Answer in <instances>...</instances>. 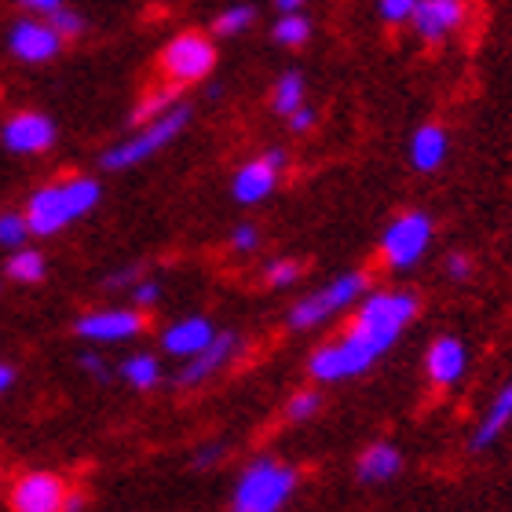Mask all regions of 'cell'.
Masks as SVG:
<instances>
[{
  "mask_svg": "<svg viewBox=\"0 0 512 512\" xmlns=\"http://www.w3.org/2000/svg\"><path fill=\"white\" fill-rule=\"evenodd\" d=\"M392 337L370 330L363 322H352V330L341 341L326 344L311 355V377L315 381H344V377H359L392 348Z\"/></svg>",
  "mask_w": 512,
  "mask_h": 512,
  "instance_id": "1",
  "label": "cell"
},
{
  "mask_svg": "<svg viewBox=\"0 0 512 512\" xmlns=\"http://www.w3.org/2000/svg\"><path fill=\"white\" fill-rule=\"evenodd\" d=\"M99 202V183L77 176L70 183H59V187H44L30 198V213H26V224H30L33 235H55L63 231L70 220L85 216L88 209H96Z\"/></svg>",
  "mask_w": 512,
  "mask_h": 512,
  "instance_id": "2",
  "label": "cell"
},
{
  "mask_svg": "<svg viewBox=\"0 0 512 512\" xmlns=\"http://www.w3.org/2000/svg\"><path fill=\"white\" fill-rule=\"evenodd\" d=\"M297 487V472L282 465V461H256L249 472L238 480L235 491V509L238 512H275L286 505V498Z\"/></svg>",
  "mask_w": 512,
  "mask_h": 512,
  "instance_id": "3",
  "label": "cell"
},
{
  "mask_svg": "<svg viewBox=\"0 0 512 512\" xmlns=\"http://www.w3.org/2000/svg\"><path fill=\"white\" fill-rule=\"evenodd\" d=\"M187 118H191V110L187 107H169L165 114H158L154 121H147V125L139 128L136 136L125 139L121 147L107 150L103 154V169H132V165H139L143 158H150L154 150H161L165 143H172V139L180 136L183 125H187Z\"/></svg>",
  "mask_w": 512,
  "mask_h": 512,
  "instance_id": "4",
  "label": "cell"
},
{
  "mask_svg": "<svg viewBox=\"0 0 512 512\" xmlns=\"http://www.w3.org/2000/svg\"><path fill=\"white\" fill-rule=\"evenodd\" d=\"M363 289H366V275H359V271L337 278V282H330L326 289H319L315 297L300 300L297 308L289 311V326H293V330H311V326L333 319L337 311H344L355 297H363Z\"/></svg>",
  "mask_w": 512,
  "mask_h": 512,
  "instance_id": "5",
  "label": "cell"
},
{
  "mask_svg": "<svg viewBox=\"0 0 512 512\" xmlns=\"http://www.w3.org/2000/svg\"><path fill=\"white\" fill-rule=\"evenodd\" d=\"M213 63H216V48L205 37H198V33H180L161 52V66H165V74L176 85H191V81L209 77L213 74Z\"/></svg>",
  "mask_w": 512,
  "mask_h": 512,
  "instance_id": "6",
  "label": "cell"
},
{
  "mask_svg": "<svg viewBox=\"0 0 512 512\" xmlns=\"http://www.w3.org/2000/svg\"><path fill=\"white\" fill-rule=\"evenodd\" d=\"M432 238V220L425 213H403L381 238V253L395 271L414 267Z\"/></svg>",
  "mask_w": 512,
  "mask_h": 512,
  "instance_id": "7",
  "label": "cell"
},
{
  "mask_svg": "<svg viewBox=\"0 0 512 512\" xmlns=\"http://www.w3.org/2000/svg\"><path fill=\"white\" fill-rule=\"evenodd\" d=\"M414 315H417L414 293H374V297H366L355 322H363V326H370V330L384 333V337L395 341L414 322Z\"/></svg>",
  "mask_w": 512,
  "mask_h": 512,
  "instance_id": "8",
  "label": "cell"
},
{
  "mask_svg": "<svg viewBox=\"0 0 512 512\" xmlns=\"http://www.w3.org/2000/svg\"><path fill=\"white\" fill-rule=\"evenodd\" d=\"M282 165H286V150H267L264 158H256V161H249V165H242V169H238V176H235V183H231L235 202H242V205L264 202L267 194L275 191Z\"/></svg>",
  "mask_w": 512,
  "mask_h": 512,
  "instance_id": "9",
  "label": "cell"
},
{
  "mask_svg": "<svg viewBox=\"0 0 512 512\" xmlns=\"http://www.w3.org/2000/svg\"><path fill=\"white\" fill-rule=\"evenodd\" d=\"M66 502V487L63 480H55L48 472H33V476H22L11 491V505L19 512H55L63 509Z\"/></svg>",
  "mask_w": 512,
  "mask_h": 512,
  "instance_id": "10",
  "label": "cell"
},
{
  "mask_svg": "<svg viewBox=\"0 0 512 512\" xmlns=\"http://www.w3.org/2000/svg\"><path fill=\"white\" fill-rule=\"evenodd\" d=\"M461 19H465V0H417L410 11V22L425 41H443L450 30H458Z\"/></svg>",
  "mask_w": 512,
  "mask_h": 512,
  "instance_id": "11",
  "label": "cell"
},
{
  "mask_svg": "<svg viewBox=\"0 0 512 512\" xmlns=\"http://www.w3.org/2000/svg\"><path fill=\"white\" fill-rule=\"evenodd\" d=\"M55 143V125L44 114H19L4 128V147L15 154H41Z\"/></svg>",
  "mask_w": 512,
  "mask_h": 512,
  "instance_id": "12",
  "label": "cell"
},
{
  "mask_svg": "<svg viewBox=\"0 0 512 512\" xmlns=\"http://www.w3.org/2000/svg\"><path fill=\"white\" fill-rule=\"evenodd\" d=\"M143 330V315L139 311H96V315H85L77 322V333L88 337V341H128Z\"/></svg>",
  "mask_w": 512,
  "mask_h": 512,
  "instance_id": "13",
  "label": "cell"
},
{
  "mask_svg": "<svg viewBox=\"0 0 512 512\" xmlns=\"http://www.w3.org/2000/svg\"><path fill=\"white\" fill-rule=\"evenodd\" d=\"M59 33L52 30V22H19L11 30V52L26 59V63H44L59 52Z\"/></svg>",
  "mask_w": 512,
  "mask_h": 512,
  "instance_id": "14",
  "label": "cell"
},
{
  "mask_svg": "<svg viewBox=\"0 0 512 512\" xmlns=\"http://www.w3.org/2000/svg\"><path fill=\"white\" fill-rule=\"evenodd\" d=\"M238 348V337L235 333H224V337H213V341L205 344L202 352L191 355V363L180 370V384H202L205 377H213L220 366H227V359L235 355Z\"/></svg>",
  "mask_w": 512,
  "mask_h": 512,
  "instance_id": "15",
  "label": "cell"
},
{
  "mask_svg": "<svg viewBox=\"0 0 512 512\" xmlns=\"http://www.w3.org/2000/svg\"><path fill=\"white\" fill-rule=\"evenodd\" d=\"M465 348H461V341H454V337H439V341H432V348H428V377L436 384H454L461 374H465Z\"/></svg>",
  "mask_w": 512,
  "mask_h": 512,
  "instance_id": "16",
  "label": "cell"
},
{
  "mask_svg": "<svg viewBox=\"0 0 512 512\" xmlns=\"http://www.w3.org/2000/svg\"><path fill=\"white\" fill-rule=\"evenodd\" d=\"M213 337H216V333H213V322H209V319H183V322H176V326H169V330H165L161 344H165V352L187 355V359H191V355L202 352Z\"/></svg>",
  "mask_w": 512,
  "mask_h": 512,
  "instance_id": "17",
  "label": "cell"
},
{
  "mask_svg": "<svg viewBox=\"0 0 512 512\" xmlns=\"http://www.w3.org/2000/svg\"><path fill=\"white\" fill-rule=\"evenodd\" d=\"M447 158V132L439 125H425L414 132V143H410V161L414 169L421 172H436Z\"/></svg>",
  "mask_w": 512,
  "mask_h": 512,
  "instance_id": "18",
  "label": "cell"
},
{
  "mask_svg": "<svg viewBox=\"0 0 512 512\" xmlns=\"http://www.w3.org/2000/svg\"><path fill=\"white\" fill-rule=\"evenodd\" d=\"M512 421V384H505L502 392H498V399L491 403V410H487V417H483V425L476 428V436H472V447L483 450L491 447L494 439L502 436V428Z\"/></svg>",
  "mask_w": 512,
  "mask_h": 512,
  "instance_id": "19",
  "label": "cell"
},
{
  "mask_svg": "<svg viewBox=\"0 0 512 512\" xmlns=\"http://www.w3.org/2000/svg\"><path fill=\"white\" fill-rule=\"evenodd\" d=\"M399 465H403V458H399V450L388 447V443H377V447L366 450L363 461H359V476H363L366 483L392 480L395 472H399Z\"/></svg>",
  "mask_w": 512,
  "mask_h": 512,
  "instance_id": "20",
  "label": "cell"
},
{
  "mask_svg": "<svg viewBox=\"0 0 512 512\" xmlns=\"http://www.w3.org/2000/svg\"><path fill=\"white\" fill-rule=\"evenodd\" d=\"M121 374H125L128 384H136V388H154L161 377V366L154 355H132V359L121 366Z\"/></svg>",
  "mask_w": 512,
  "mask_h": 512,
  "instance_id": "21",
  "label": "cell"
},
{
  "mask_svg": "<svg viewBox=\"0 0 512 512\" xmlns=\"http://www.w3.org/2000/svg\"><path fill=\"white\" fill-rule=\"evenodd\" d=\"M8 278L15 282H41L44 278V256L37 249H22L8 260Z\"/></svg>",
  "mask_w": 512,
  "mask_h": 512,
  "instance_id": "22",
  "label": "cell"
},
{
  "mask_svg": "<svg viewBox=\"0 0 512 512\" xmlns=\"http://www.w3.org/2000/svg\"><path fill=\"white\" fill-rule=\"evenodd\" d=\"M275 37L278 44H286V48H300V44L311 37V22L300 15V11H286L282 22L275 26Z\"/></svg>",
  "mask_w": 512,
  "mask_h": 512,
  "instance_id": "23",
  "label": "cell"
},
{
  "mask_svg": "<svg viewBox=\"0 0 512 512\" xmlns=\"http://www.w3.org/2000/svg\"><path fill=\"white\" fill-rule=\"evenodd\" d=\"M304 103V77L300 74H286L282 81H278L275 88V110L282 114V118H289L293 110Z\"/></svg>",
  "mask_w": 512,
  "mask_h": 512,
  "instance_id": "24",
  "label": "cell"
},
{
  "mask_svg": "<svg viewBox=\"0 0 512 512\" xmlns=\"http://www.w3.org/2000/svg\"><path fill=\"white\" fill-rule=\"evenodd\" d=\"M176 96H180V88H176V81H172L169 88H158V92H150V96L136 107L132 121H154L158 114H165L169 107H176Z\"/></svg>",
  "mask_w": 512,
  "mask_h": 512,
  "instance_id": "25",
  "label": "cell"
},
{
  "mask_svg": "<svg viewBox=\"0 0 512 512\" xmlns=\"http://www.w3.org/2000/svg\"><path fill=\"white\" fill-rule=\"evenodd\" d=\"M256 19V11L249 4H238V8H227L220 19H216V33H242L249 22Z\"/></svg>",
  "mask_w": 512,
  "mask_h": 512,
  "instance_id": "26",
  "label": "cell"
},
{
  "mask_svg": "<svg viewBox=\"0 0 512 512\" xmlns=\"http://www.w3.org/2000/svg\"><path fill=\"white\" fill-rule=\"evenodd\" d=\"M48 15H52V30L59 33V37H77V33L85 30V19H81L77 11L63 8V4L55 11H48Z\"/></svg>",
  "mask_w": 512,
  "mask_h": 512,
  "instance_id": "27",
  "label": "cell"
},
{
  "mask_svg": "<svg viewBox=\"0 0 512 512\" xmlns=\"http://www.w3.org/2000/svg\"><path fill=\"white\" fill-rule=\"evenodd\" d=\"M30 235V224H26V216H0V242L4 246H22V238Z\"/></svg>",
  "mask_w": 512,
  "mask_h": 512,
  "instance_id": "28",
  "label": "cell"
},
{
  "mask_svg": "<svg viewBox=\"0 0 512 512\" xmlns=\"http://www.w3.org/2000/svg\"><path fill=\"white\" fill-rule=\"evenodd\" d=\"M264 278H267V286H293L300 278V264H293V260H275V264H267V271H264Z\"/></svg>",
  "mask_w": 512,
  "mask_h": 512,
  "instance_id": "29",
  "label": "cell"
},
{
  "mask_svg": "<svg viewBox=\"0 0 512 512\" xmlns=\"http://www.w3.org/2000/svg\"><path fill=\"white\" fill-rule=\"evenodd\" d=\"M319 406H322L319 392H300V395H293V403L286 406V417H289V421H308Z\"/></svg>",
  "mask_w": 512,
  "mask_h": 512,
  "instance_id": "30",
  "label": "cell"
},
{
  "mask_svg": "<svg viewBox=\"0 0 512 512\" xmlns=\"http://www.w3.org/2000/svg\"><path fill=\"white\" fill-rule=\"evenodd\" d=\"M414 4H417V0H381V19H388V22L410 19Z\"/></svg>",
  "mask_w": 512,
  "mask_h": 512,
  "instance_id": "31",
  "label": "cell"
},
{
  "mask_svg": "<svg viewBox=\"0 0 512 512\" xmlns=\"http://www.w3.org/2000/svg\"><path fill=\"white\" fill-rule=\"evenodd\" d=\"M256 242H260V231H256L253 224H242L235 231V238H231V246H235L238 253H249V249H256Z\"/></svg>",
  "mask_w": 512,
  "mask_h": 512,
  "instance_id": "32",
  "label": "cell"
},
{
  "mask_svg": "<svg viewBox=\"0 0 512 512\" xmlns=\"http://www.w3.org/2000/svg\"><path fill=\"white\" fill-rule=\"evenodd\" d=\"M311 125H315V110H308L300 103V107L289 114V128H293V132H308Z\"/></svg>",
  "mask_w": 512,
  "mask_h": 512,
  "instance_id": "33",
  "label": "cell"
},
{
  "mask_svg": "<svg viewBox=\"0 0 512 512\" xmlns=\"http://www.w3.org/2000/svg\"><path fill=\"white\" fill-rule=\"evenodd\" d=\"M158 282H136V286H132V297H136V304H143V308H147V304H154V300H158Z\"/></svg>",
  "mask_w": 512,
  "mask_h": 512,
  "instance_id": "34",
  "label": "cell"
},
{
  "mask_svg": "<svg viewBox=\"0 0 512 512\" xmlns=\"http://www.w3.org/2000/svg\"><path fill=\"white\" fill-rule=\"evenodd\" d=\"M81 366H85L92 377H99V381H107V377H110V370L103 366V359H99V355H81Z\"/></svg>",
  "mask_w": 512,
  "mask_h": 512,
  "instance_id": "35",
  "label": "cell"
},
{
  "mask_svg": "<svg viewBox=\"0 0 512 512\" xmlns=\"http://www.w3.org/2000/svg\"><path fill=\"white\" fill-rule=\"evenodd\" d=\"M447 271H450V278H465L469 275V256H447Z\"/></svg>",
  "mask_w": 512,
  "mask_h": 512,
  "instance_id": "36",
  "label": "cell"
},
{
  "mask_svg": "<svg viewBox=\"0 0 512 512\" xmlns=\"http://www.w3.org/2000/svg\"><path fill=\"white\" fill-rule=\"evenodd\" d=\"M136 267H125V271H121V275H114V278H107V286L110 289H121V286H132V282H136Z\"/></svg>",
  "mask_w": 512,
  "mask_h": 512,
  "instance_id": "37",
  "label": "cell"
},
{
  "mask_svg": "<svg viewBox=\"0 0 512 512\" xmlns=\"http://www.w3.org/2000/svg\"><path fill=\"white\" fill-rule=\"evenodd\" d=\"M220 454H224L220 447H205V450H198V458H194V465H198V469H205V465H213V461H220Z\"/></svg>",
  "mask_w": 512,
  "mask_h": 512,
  "instance_id": "38",
  "label": "cell"
},
{
  "mask_svg": "<svg viewBox=\"0 0 512 512\" xmlns=\"http://www.w3.org/2000/svg\"><path fill=\"white\" fill-rule=\"evenodd\" d=\"M22 4H30V8H37V11H55V8H59V0H22Z\"/></svg>",
  "mask_w": 512,
  "mask_h": 512,
  "instance_id": "39",
  "label": "cell"
},
{
  "mask_svg": "<svg viewBox=\"0 0 512 512\" xmlns=\"http://www.w3.org/2000/svg\"><path fill=\"white\" fill-rule=\"evenodd\" d=\"M15 381V374H11V366H0V392H8V384Z\"/></svg>",
  "mask_w": 512,
  "mask_h": 512,
  "instance_id": "40",
  "label": "cell"
},
{
  "mask_svg": "<svg viewBox=\"0 0 512 512\" xmlns=\"http://www.w3.org/2000/svg\"><path fill=\"white\" fill-rule=\"evenodd\" d=\"M275 4H278L282 11H297L300 4H304V0H275Z\"/></svg>",
  "mask_w": 512,
  "mask_h": 512,
  "instance_id": "41",
  "label": "cell"
}]
</instances>
